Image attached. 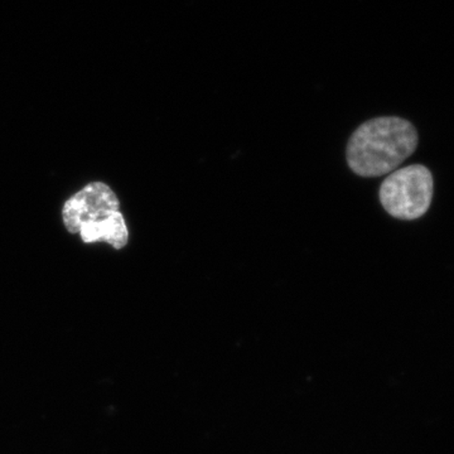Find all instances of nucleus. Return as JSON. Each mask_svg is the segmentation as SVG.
Returning a JSON list of instances; mask_svg holds the SVG:
<instances>
[{
  "mask_svg": "<svg viewBox=\"0 0 454 454\" xmlns=\"http://www.w3.org/2000/svg\"><path fill=\"white\" fill-rule=\"evenodd\" d=\"M418 133L414 125L396 116L364 122L348 140L349 168L361 177H380L394 172L414 153Z\"/></svg>",
  "mask_w": 454,
  "mask_h": 454,
  "instance_id": "obj_1",
  "label": "nucleus"
},
{
  "mask_svg": "<svg viewBox=\"0 0 454 454\" xmlns=\"http://www.w3.org/2000/svg\"><path fill=\"white\" fill-rule=\"evenodd\" d=\"M64 223L68 231L79 232L83 243L106 241L115 249L128 243V227L112 188L101 182L89 184L66 202Z\"/></svg>",
  "mask_w": 454,
  "mask_h": 454,
  "instance_id": "obj_2",
  "label": "nucleus"
},
{
  "mask_svg": "<svg viewBox=\"0 0 454 454\" xmlns=\"http://www.w3.org/2000/svg\"><path fill=\"white\" fill-rule=\"evenodd\" d=\"M434 182L430 170L422 164H411L391 173L382 182V207L395 219H419L429 210Z\"/></svg>",
  "mask_w": 454,
  "mask_h": 454,
  "instance_id": "obj_3",
  "label": "nucleus"
}]
</instances>
